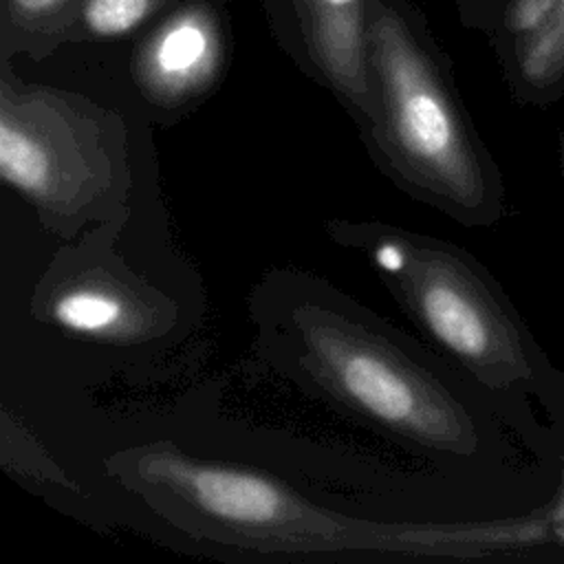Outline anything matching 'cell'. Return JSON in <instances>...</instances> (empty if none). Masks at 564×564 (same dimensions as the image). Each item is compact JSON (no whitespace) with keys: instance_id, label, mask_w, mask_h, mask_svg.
<instances>
[{"instance_id":"obj_4","label":"cell","mask_w":564,"mask_h":564,"mask_svg":"<svg viewBox=\"0 0 564 564\" xmlns=\"http://www.w3.org/2000/svg\"><path fill=\"white\" fill-rule=\"evenodd\" d=\"M150 474L176 487L205 516L234 529L278 527L293 511L275 480L247 469L159 454L150 460Z\"/></svg>"},{"instance_id":"obj_11","label":"cell","mask_w":564,"mask_h":564,"mask_svg":"<svg viewBox=\"0 0 564 564\" xmlns=\"http://www.w3.org/2000/svg\"><path fill=\"white\" fill-rule=\"evenodd\" d=\"M555 4L557 0H513L511 26L527 37L549 20Z\"/></svg>"},{"instance_id":"obj_3","label":"cell","mask_w":564,"mask_h":564,"mask_svg":"<svg viewBox=\"0 0 564 564\" xmlns=\"http://www.w3.org/2000/svg\"><path fill=\"white\" fill-rule=\"evenodd\" d=\"M410 280L414 308L430 335L485 381L509 386L531 375L518 328L463 262L425 253Z\"/></svg>"},{"instance_id":"obj_12","label":"cell","mask_w":564,"mask_h":564,"mask_svg":"<svg viewBox=\"0 0 564 564\" xmlns=\"http://www.w3.org/2000/svg\"><path fill=\"white\" fill-rule=\"evenodd\" d=\"M375 262L381 271H386L390 275H399L408 267V251L403 249V245L386 240L375 247Z\"/></svg>"},{"instance_id":"obj_9","label":"cell","mask_w":564,"mask_h":564,"mask_svg":"<svg viewBox=\"0 0 564 564\" xmlns=\"http://www.w3.org/2000/svg\"><path fill=\"white\" fill-rule=\"evenodd\" d=\"M518 57L524 79L535 86H549L564 73V0L538 31L522 37Z\"/></svg>"},{"instance_id":"obj_13","label":"cell","mask_w":564,"mask_h":564,"mask_svg":"<svg viewBox=\"0 0 564 564\" xmlns=\"http://www.w3.org/2000/svg\"><path fill=\"white\" fill-rule=\"evenodd\" d=\"M15 7H20L22 11H29V13H37V11H46V9H53L55 4H59L62 0H13Z\"/></svg>"},{"instance_id":"obj_7","label":"cell","mask_w":564,"mask_h":564,"mask_svg":"<svg viewBox=\"0 0 564 564\" xmlns=\"http://www.w3.org/2000/svg\"><path fill=\"white\" fill-rule=\"evenodd\" d=\"M0 174L13 189L44 198L55 183V161L44 141L18 121L9 106L0 117Z\"/></svg>"},{"instance_id":"obj_1","label":"cell","mask_w":564,"mask_h":564,"mask_svg":"<svg viewBox=\"0 0 564 564\" xmlns=\"http://www.w3.org/2000/svg\"><path fill=\"white\" fill-rule=\"evenodd\" d=\"M370 40L399 152L441 194L478 209L487 194L482 165L427 59L388 7H377Z\"/></svg>"},{"instance_id":"obj_8","label":"cell","mask_w":564,"mask_h":564,"mask_svg":"<svg viewBox=\"0 0 564 564\" xmlns=\"http://www.w3.org/2000/svg\"><path fill=\"white\" fill-rule=\"evenodd\" d=\"M51 315L64 330L77 335H110L123 324L128 311L117 293L77 286L55 297Z\"/></svg>"},{"instance_id":"obj_10","label":"cell","mask_w":564,"mask_h":564,"mask_svg":"<svg viewBox=\"0 0 564 564\" xmlns=\"http://www.w3.org/2000/svg\"><path fill=\"white\" fill-rule=\"evenodd\" d=\"M154 0H86L84 18L97 35H121L132 31L150 11Z\"/></svg>"},{"instance_id":"obj_14","label":"cell","mask_w":564,"mask_h":564,"mask_svg":"<svg viewBox=\"0 0 564 564\" xmlns=\"http://www.w3.org/2000/svg\"><path fill=\"white\" fill-rule=\"evenodd\" d=\"M562 161H564V150H562Z\"/></svg>"},{"instance_id":"obj_2","label":"cell","mask_w":564,"mask_h":564,"mask_svg":"<svg viewBox=\"0 0 564 564\" xmlns=\"http://www.w3.org/2000/svg\"><path fill=\"white\" fill-rule=\"evenodd\" d=\"M308 346L335 388L375 421L438 447L469 445L471 432L460 410L377 341L315 324Z\"/></svg>"},{"instance_id":"obj_6","label":"cell","mask_w":564,"mask_h":564,"mask_svg":"<svg viewBox=\"0 0 564 564\" xmlns=\"http://www.w3.org/2000/svg\"><path fill=\"white\" fill-rule=\"evenodd\" d=\"M366 0H308L313 46L328 77L359 104H368L364 37Z\"/></svg>"},{"instance_id":"obj_5","label":"cell","mask_w":564,"mask_h":564,"mask_svg":"<svg viewBox=\"0 0 564 564\" xmlns=\"http://www.w3.org/2000/svg\"><path fill=\"white\" fill-rule=\"evenodd\" d=\"M220 55L216 24L205 9L172 15L141 53V79L159 97L178 99L203 88Z\"/></svg>"}]
</instances>
